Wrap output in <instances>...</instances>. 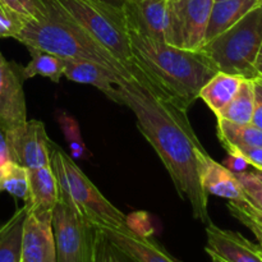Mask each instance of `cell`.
<instances>
[{
    "label": "cell",
    "mask_w": 262,
    "mask_h": 262,
    "mask_svg": "<svg viewBox=\"0 0 262 262\" xmlns=\"http://www.w3.org/2000/svg\"><path fill=\"white\" fill-rule=\"evenodd\" d=\"M122 104L136 115L140 132L152 146L183 201L191 205L194 219L211 222L209 194L200 183V154L205 147L189 122L187 109L161 99L141 79H122L117 84Z\"/></svg>",
    "instance_id": "6da1fadb"
},
{
    "label": "cell",
    "mask_w": 262,
    "mask_h": 262,
    "mask_svg": "<svg viewBox=\"0 0 262 262\" xmlns=\"http://www.w3.org/2000/svg\"><path fill=\"white\" fill-rule=\"evenodd\" d=\"M132 77L145 82L156 95L183 109L199 100L202 86L217 73L201 50L176 48L128 30Z\"/></svg>",
    "instance_id": "7a4b0ae2"
},
{
    "label": "cell",
    "mask_w": 262,
    "mask_h": 262,
    "mask_svg": "<svg viewBox=\"0 0 262 262\" xmlns=\"http://www.w3.org/2000/svg\"><path fill=\"white\" fill-rule=\"evenodd\" d=\"M45 14L40 19L25 22L15 40L27 48L38 49L63 59L94 61L119 78H132L129 66L95 40L56 0H45Z\"/></svg>",
    "instance_id": "3957f363"
},
{
    "label": "cell",
    "mask_w": 262,
    "mask_h": 262,
    "mask_svg": "<svg viewBox=\"0 0 262 262\" xmlns=\"http://www.w3.org/2000/svg\"><path fill=\"white\" fill-rule=\"evenodd\" d=\"M50 165L59 192L91 223L101 229H128L127 216L114 206L89 177L77 165L69 154L51 141Z\"/></svg>",
    "instance_id": "277c9868"
},
{
    "label": "cell",
    "mask_w": 262,
    "mask_h": 262,
    "mask_svg": "<svg viewBox=\"0 0 262 262\" xmlns=\"http://www.w3.org/2000/svg\"><path fill=\"white\" fill-rule=\"evenodd\" d=\"M262 43V8L257 5L233 27L201 48L217 69L228 74L253 79Z\"/></svg>",
    "instance_id": "5b68a950"
},
{
    "label": "cell",
    "mask_w": 262,
    "mask_h": 262,
    "mask_svg": "<svg viewBox=\"0 0 262 262\" xmlns=\"http://www.w3.org/2000/svg\"><path fill=\"white\" fill-rule=\"evenodd\" d=\"M64 10L115 58L129 66L130 46L123 7L102 0H56Z\"/></svg>",
    "instance_id": "8992f818"
},
{
    "label": "cell",
    "mask_w": 262,
    "mask_h": 262,
    "mask_svg": "<svg viewBox=\"0 0 262 262\" xmlns=\"http://www.w3.org/2000/svg\"><path fill=\"white\" fill-rule=\"evenodd\" d=\"M51 225L56 262H90L96 227L60 192L58 204L51 214Z\"/></svg>",
    "instance_id": "52a82bcc"
},
{
    "label": "cell",
    "mask_w": 262,
    "mask_h": 262,
    "mask_svg": "<svg viewBox=\"0 0 262 262\" xmlns=\"http://www.w3.org/2000/svg\"><path fill=\"white\" fill-rule=\"evenodd\" d=\"M212 5L214 0H168L165 42L184 50H201Z\"/></svg>",
    "instance_id": "ba28073f"
},
{
    "label": "cell",
    "mask_w": 262,
    "mask_h": 262,
    "mask_svg": "<svg viewBox=\"0 0 262 262\" xmlns=\"http://www.w3.org/2000/svg\"><path fill=\"white\" fill-rule=\"evenodd\" d=\"M10 160L27 169L50 165L51 140L41 120H28L7 133Z\"/></svg>",
    "instance_id": "9c48e42d"
},
{
    "label": "cell",
    "mask_w": 262,
    "mask_h": 262,
    "mask_svg": "<svg viewBox=\"0 0 262 262\" xmlns=\"http://www.w3.org/2000/svg\"><path fill=\"white\" fill-rule=\"evenodd\" d=\"M26 122L27 105L19 67L0 51V127L7 135Z\"/></svg>",
    "instance_id": "30bf717a"
},
{
    "label": "cell",
    "mask_w": 262,
    "mask_h": 262,
    "mask_svg": "<svg viewBox=\"0 0 262 262\" xmlns=\"http://www.w3.org/2000/svg\"><path fill=\"white\" fill-rule=\"evenodd\" d=\"M20 262H56L51 215L26 211L20 241Z\"/></svg>",
    "instance_id": "8fae6325"
},
{
    "label": "cell",
    "mask_w": 262,
    "mask_h": 262,
    "mask_svg": "<svg viewBox=\"0 0 262 262\" xmlns=\"http://www.w3.org/2000/svg\"><path fill=\"white\" fill-rule=\"evenodd\" d=\"M128 30L165 42L168 28V0H124Z\"/></svg>",
    "instance_id": "7c38bea8"
},
{
    "label": "cell",
    "mask_w": 262,
    "mask_h": 262,
    "mask_svg": "<svg viewBox=\"0 0 262 262\" xmlns=\"http://www.w3.org/2000/svg\"><path fill=\"white\" fill-rule=\"evenodd\" d=\"M206 253L219 256L227 262H262L260 246L248 241L245 235L223 229L214 223L206 224Z\"/></svg>",
    "instance_id": "4fadbf2b"
},
{
    "label": "cell",
    "mask_w": 262,
    "mask_h": 262,
    "mask_svg": "<svg viewBox=\"0 0 262 262\" xmlns=\"http://www.w3.org/2000/svg\"><path fill=\"white\" fill-rule=\"evenodd\" d=\"M101 230L113 246L130 262H179L152 238L136 234L129 228Z\"/></svg>",
    "instance_id": "5bb4252c"
},
{
    "label": "cell",
    "mask_w": 262,
    "mask_h": 262,
    "mask_svg": "<svg viewBox=\"0 0 262 262\" xmlns=\"http://www.w3.org/2000/svg\"><path fill=\"white\" fill-rule=\"evenodd\" d=\"M200 183L206 194L227 199L228 201L245 202L235 174L228 166L215 161L207 151L200 154Z\"/></svg>",
    "instance_id": "9a60e30c"
},
{
    "label": "cell",
    "mask_w": 262,
    "mask_h": 262,
    "mask_svg": "<svg viewBox=\"0 0 262 262\" xmlns=\"http://www.w3.org/2000/svg\"><path fill=\"white\" fill-rule=\"evenodd\" d=\"M64 77L77 83L91 84L100 90L112 101L123 105L120 92L117 87L123 78H119L94 61L64 59Z\"/></svg>",
    "instance_id": "2e32d148"
},
{
    "label": "cell",
    "mask_w": 262,
    "mask_h": 262,
    "mask_svg": "<svg viewBox=\"0 0 262 262\" xmlns=\"http://www.w3.org/2000/svg\"><path fill=\"white\" fill-rule=\"evenodd\" d=\"M30 193L23 206L26 211L37 215H51L59 201V183L51 165L28 169Z\"/></svg>",
    "instance_id": "e0dca14e"
},
{
    "label": "cell",
    "mask_w": 262,
    "mask_h": 262,
    "mask_svg": "<svg viewBox=\"0 0 262 262\" xmlns=\"http://www.w3.org/2000/svg\"><path fill=\"white\" fill-rule=\"evenodd\" d=\"M257 5L258 0H219V2H214L206 30V42L233 27Z\"/></svg>",
    "instance_id": "ac0fdd59"
},
{
    "label": "cell",
    "mask_w": 262,
    "mask_h": 262,
    "mask_svg": "<svg viewBox=\"0 0 262 262\" xmlns=\"http://www.w3.org/2000/svg\"><path fill=\"white\" fill-rule=\"evenodd\" d=\"M243 79L245 78L241 76L217 72L202 86L199 99L202 100L215 115L219 114L235 96Z\"/></svg>",
    "instance_id": "d6986e66"
},
{
    "label": "cell",
    "mask_w": 262,
    "mask_h": 262,
    "mask_svg": "<svg viewBox=\"0 0 262 262\" xmlns=\"http://www.w3.org/2000/svg\"><path fill=\"white\" fill-rule=\"evenodd\" d=\"M26 207L15 210L14 214L0 224V262H20L22 227Z\"/></svg>",
    "instance_id": "ffe728a7"
},
{
    "label": "cell",
    "mask_w": 262,
    "mask_h": 262,
    "mask_svg": "<svg viewBox=\"0 0 262 262\" xmlns=\"http://www.w3.org/2000/svg\"><path fill=\"white\" fill-rule=\"evenodd\" d=\"M253 107H255V91H253L252 79L245 78L232 101L215 117L216 119H224L234 124H250L252 123Z\"/></svg>",
    "instance_id": "44dd1931"
},
{
    "label": "cell",
    "mask_w": 262,
    "mask_h": 262,
    "mask_svg": "<svg viewBox=\"0 0 262 262\" xmlns=\"http://www.w3.org/2000/svg\"><path fill=\"white\" fill-rule=\"evenodd\" d=\"M31 61L25 67H19L22 79H30L36 76L46 77L53 82H59L64 77V59L51 53L27 48Z\"/></svg>",
    "instance_id": "7402d4cb"
},
{
    "label": "cell",
    "mask_w": 262,
    "mask_h": 262,
    "mask_svg": "<svg viewBox=\"0 0 262 262\" xmlns=\"http://www.w3.org/2000/svg\"><path fill=\"white\" fill-rule=\"evenodd\" d=\"M217 137L222 145L262 147V129L252 123L241 125L224 119H217Z\"/></svg>",
    "instance_id": "603a6c76"
},
{
    "label": "cell",
    "mask_w": 262,
    "mask_h": 262,
    "mask_svg": "<svg viewBox=\"0 0 262 262\" xmlns=\"http://www.w3.org/2000/svg\"><path fill=\"white\" fill-rule=\"evenodd\" d=\"M0 192H7L15 199L27 201L30 193L28 169L13 160H7L0 165Z\"/></svg>",
    "instance_id": "cb8c5ba5"
},
{
    "label": "cell",
    "mask_w": 262,
    "mask_h": 262,
    "mask_svg": "<svg viewBox=\"0 0 262 262\" xmlns=\"http://www.w3.org/2000/svg\"><path fill=\"white\" fill-rule=\"evenodd\" d=\"M56 120H58L59 127L63 132L67 145H68L69 155L74 160H89L91 158V152L89 151L83 138H82L81 128H79L76 118H73L67 112L60 110V112L56 113Z\"/></svg>",
    "instance_id": "d4e9b609"
},
{
    "label": "cell",
    "mask_w": 262,
    "mask_h": 262,
    "mask_svg": "<svg viewBox=\"0 0 262 262\" xmlns=\"http://www.w3.org/2000/svg\"><path fill=\"white\" fill-rule=\"evenodd\" d=\"M245 199L250 206L262 212V170L255 169L252 171L234 173Z\"/></svg>",
    "instance_id": "484cf974"
},
{
    "label": "cell",
    "mask_w": 262,
    "mask_h": 262,
    "mask_svg": "<svg viewBox=\"0 0 262 262\" xmlns=\"http://www.w3.org/2000/svg\"><path fill=\"white\" fill-rule=\"evenodd\" d=\"M90 262H130L113 246L109 238L96 227Z\"/></svg>",
    "instance_id": "4316f807"
},
{
    "label": "cell",
    "mask_w": 262,
    "mask_h": 262,
    "mask_svg": "<svg viewBox=\"0 0 262 262\" xmlns=\"http://www.w3.org/2000/svg\"><path fill=\"white\" fill-rule=\"evenodd\" d=\"M0 3L25 22L40 19L46 10L45 0H0Z\"/></svg>",
    "instance_id": "83f0119b"
},
{
    "label": "cell",
    "mask_w": 262,
    "mask_h": 262,
    "mask_svg": "<svg viewBox=\"0 0 262 262\" xmlns=\"http://www.w3.org/2000/svg\"><path fill=\"white\" fill-rule=\"evenodd\" d=\"M227 207L233 217H235L238 222L242 223L246 228H248L253 233V235L257 239V245L262 250V224L251 215V212L246 207L245 202L228 201Z\"/></svg>",
    "instance_id": "f1b7e54d"
},
{
    "label": "cell",
    "mask_w": 262,
    "mask_h": 262,
    "mask_svg": "<svg viewBox=\"0 0 262 262\" xmlns=\"http://www.w3.org/2000/svg\"><path fill=\"white\" fill-rule=\"evenodd\" d=\"M25 20L8 10L0 3V38L2 37H17L18 33L22 31Z\"/></svg>",
    "instance_id": "f546056e"
},
{
    "label": "cell",
    "mask_w": 262,
    "mask_h": 262,
    "mask_svg": "<svg viewBox=\"0 0 262 262\" xmlns=\"http://www.w3.org/2000/svg\"><path fill=\"white\" fill-rule=\"evenodd\" d=\"M230 156L243 159L248 165L262 170V147H250L241 145H223Z\"/></svg>",
    "instance_id": "4dcf8cb0"
},
{
    "label": "cell",
    "mask_w": 262,
    "mask_h": 262,
    "mask_svg": "<svg viewBox=\"0 0 262 262\" xmlns=\"http://www.w3.org/2000/svg\"><path fill=\"white\" fill-rule=\"evenodd\" d=\"M255 91V107H253L252 124L262 129V77L258 76L252 79Z\"/></svg>",
    "instance_id": "1f68e13d"
},
{
    "label": "cell",
    "mask_w": 262,
    "mask_h": 262,
    "mask_svg": "<svg viewBox=\"0 0 262 262\" xmlns=\"http://www.w3.org/2000/svg\"><path fill=\"white\" fill-rule=\"evenodd\" d=\"M10 154H9V147H8L7 142V136H5V132L0 127V165H2L4 161L9 160Z\"/></svg>",
    "instance_id": "d6a6232c"
},
{
    "label": "cell",
    "mask_w": 262,
    "mask_h": 262,
    "mask_svg": "<svg viewBox=\"0 0 262 262\" xmlns=\"http://www.w3.org/2000/svg\"><path fill=\"white\" fill-rule=\"evenodd\" d=\"M245 205H246V207H247L248 211L251 212V215H252L253 217H256V219H257L258 222H260L261 224H262V212H261V211H258V210L253 209V207H252V206H250V205H248L247 202H245Z\"/></svg>",
    "instance_id": "836d02e7"
},
{
    "label": "cell",
    "mask_w": 262,
    "mask_h": 262,
    "mask_svg": "<svg viewBox=\"0 0 262 262\" xmlns=\"http://www.w3.org/2000/svg\"><path fill=\"white\" fill-rule=\"evenodd\" d=\"M256 69H257L258 76L262 77V43L260 51H258V56H257V61H256Z\"/></svg>",
    "instance_id": "e575fe53"
},
{
    "label": "cell",
    "mask_w": 262,
    "mask_h": 262,
    "mask_svg": "<svg viewBox=\"0 0 262 262\" xmlns=\"http://www.w3.org/2000/svg\"><path fill=\"white\" fill-rule=\"evenodd\" d=\"M102 2H106V3H110V4H113V5L122 7L123 3H124V0H102Z\"/></svg>",
    "instance_id": "d590c367"
},
{
    "label": "cell",
    "mask_w": 262,
    "mask_h": 262,
    "mask_svg": "<svg viewBox=\"0 0 262 262\" xmlns=\"http://www.w3.org/2000/svg\"><path fill=\"white\" fill-rule=\"evenodd\" d=\"M207 255H209L210 258H211V262H227V261L223 260V258H220L219 256L212 255V253H207Z\"/></svg>",
    "instance_id": "8d00e7d4"
},
{
    "label": "cell",
    "mask_w": 262,
    "mask_h": 262,
    "mask_svg": "<svg viewBox=\"0 0 262 262\" xmlns=\"http://www.w3.org/2000/svg\"><path fill=\"white\" fill-rule=\"evenodd\" d=\"M260 3H262V0H258V4H260Z\"/></svg>",
    "instance_id": "74e56055"
},
{
    "label": "cell",
    "mask_w": 262,
    "mask_h": 262,
    "mask_svg": "<svg viewBox=\"0 0 262 262\" xmlns=\"http://www.w3.org/2000/svg\"><path fill=\"white\" fill-rule=\"evenodd\" d=\"M258 5H260V7L262 8V3H260V4H258Z\"/></svg>",
    "instance_id": "f35d334b"
},
{
    "label": "cell",
    "mask_w": 262,
    "mask_h": 262,
    "mask_svg": "<svg viewBox=\"0 0 262 262\" xmlns=\"http://www.w3.org/2000/svg\"><path fill=\"white\" fill-rule=\"evenodd\" d=\"M214 2H219V0H214Z\"/></svg>",
    "instance_id": "ab89813d"
}]
</instances>
